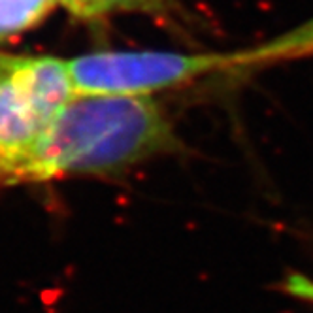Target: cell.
Returning a JSON list of instances; mask_svg holds the SVG:
<instances>
[{
	"label": "cell",
	"instance_id": "6da1fadb",
	"mask_svg": "<svg viewBox=\"0 0 313 313\" xmlns=\"http://www.w3.org/2000/svg\"><path fill=\"white\" fill-rule=\"evenodd\" d=\"M178 149L172 123L151 94H75L47 127L12 185L115 174Z\"/></svg>",
	"mask_w": 313,
	"mask_h": 313
},
{
	"label": "cell",
	"instance_id": "7a4b0ae2",
	"mask_svg": "<svg viewBox=\"0 0 313 313\" xmlns=\"http://www.w3.org/2000/svg\"><path fill=\"white\" fill-rule=\"evenodd\" d=\"M75 94H153L236 68L234 53L99 51L68 61Z\"/></svg>",
	"mask_w": 313,
	"mask_h": 313
},
{
	"label": "cell",
	"instance_id": "3957f363",
	"mask_svg": "<svg viewBox=\"0 0 313 313\" xmlns=\"http://www.w3.org/2000/svg\"><path fill=\"white\" fill-rule=\"evenodd\" d=\"M0 72L17 83L51 123L75 96L68 61L63 58L0 53Z\"/></svg>",
	"mask_w": 313,
	"mask_h": 313
},
{
	"label": "cell",
	"instance_id": "277c9868",
	"mask_svg": "<svg viewBox=\"0 0 313 313\" xmlns=\"http://www.w3.org/2000/svg\"><path fill=\"white\" fill-rule=\"evenodd\" d=\"M313 53V19L273 40L257 46L253 49L236 51V66H259L266 63L289 61V58L306 57Z\"/></svg>",
	"mask_w": 313,
	"mask_h": 313
},
{
	"label": "cell",
	"instance_id": "5b68a950",
	"mask_svg": "<svg viewBox=\"0 0 313 313\" xmlns=\"http://www.w3.org/2000/svg\"><path fill=\"white\" fill-rule=\"evenodd\" d=\"M55 4L57 0H0V40L38 25Z\"/></svg>",
	"mask_w": 313,
	"mask_h": 313
},
{
	"label": "cell",
	"instance_id": "8992f818",
	"mask_svg": "<svg viewBox=\"0 0 313 313\" xmlns=\"http://www.w3.org/2000/svg\"><path fill=\"white\" fill-rule=\"evenodd\" d=\"M100 19L115 12L145 13L156 19L175 21L180 15V4L175 0H96Z\"/></svg>",
	"mask_w": 313,
	"mask_h": 313
},
{
	"label": "cell",
	"instance_id": "52a82bcc",
	"mask_svg": "<svg viewBox=\"0 0 313 313\" xmlns=\"http://www.w3.org/2000/svg\"><path fill=\"white\" fill-rule=\"evenodd\" d=\"M283 290L289 296L313 306V281L302 273H290L283 281Z\"/></svg>",
	"mask_w": 313,
	"mask_h": 313
},
{
	"label": "cell",
	"instance_id": "ba28073f",
	"mask_svg": "<svg viewBox=\"0 0 313 313\" xmlns=\"http://www.w3.org/2000/svg\"><path fill=\"white\" fill-rule=\"evenodd\" d=\"M57 2L77 19H83V21H99L100 19L96 0H57Z\"/></svg>",
	"mask_w": 313,
	"mask_h": 313
}]
</instances>
